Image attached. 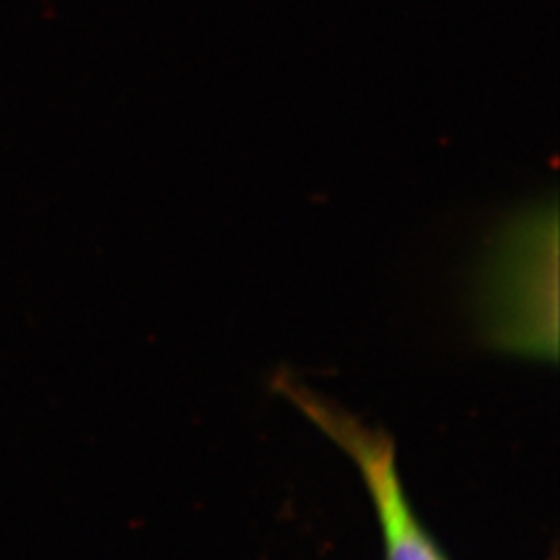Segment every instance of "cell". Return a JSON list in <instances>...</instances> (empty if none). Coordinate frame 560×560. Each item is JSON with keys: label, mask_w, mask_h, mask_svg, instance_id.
I'll list each match as a JSON object with an SVG mask.
<instances>
[{"label": "cell", "mask_w": 560, "mask_h": 560, "mask_svg": "<svg viewBox=\"0 0 560 560\" xmlns=\"http://www.w3.org/2000/svg\"><path fill=\"white\" fill-rule=\"evenodd\" d=\"M280 388L358 460L376 502L386 541V559L444 560L441 550L421 529L411 506L407 504L397 476L390 441L376 434L374 430L360 425V421L349 418L326 400L314 397L305 388L284 381H280Z\"/></svg>", "instance_id": "1"}]
</instances>
